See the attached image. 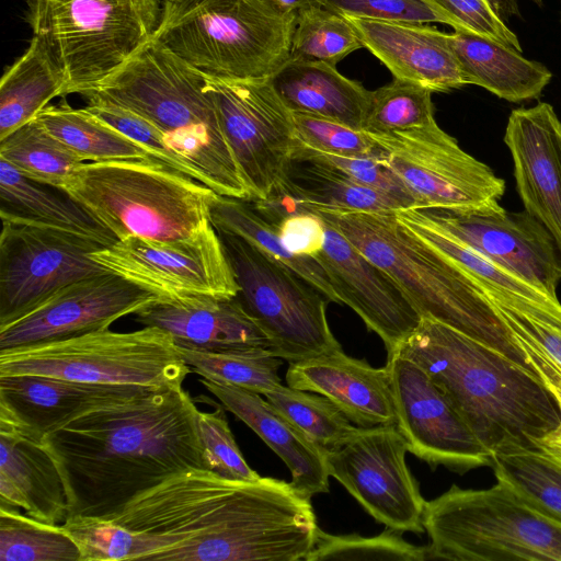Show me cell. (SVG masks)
Wrapping results in <instances>:
<instances>
[{
    "instance_id": "1",
    "label": "cell",
    "mask_w": 561,
    "mask_h": 561,
    "mask_svg": "<svg viewBox=\"0 0 561 561\" xmlns=\"http://www.w3.org/2000/svg\"><path fill=\"white\" fill-rule=\"evenodd\" d=\"M107 519L142 536L144 560L167 561L305 560L319 528L310 497L290 482L199 468L169 477Z\"/></svg>"
},
{
    "instance_id": "2",
    "label": "cell",
    "mask_w": 561,
    "mask_h": 561,
    "mask_svg": "<svg viewBox=\"0 0 561 561\" xmlns=\"http://www.w3.org/2000/svg\"><path fill=\"white\" fill-rule=\"evenodd\" d=\"M198 411L183 387L153 388L47 434L42 443L61 473L68 516L107 519L175 473L209 470Z\"/></svg>"
},
{
    "instance_id": "3",
    "label": "cell",
    "mask_w": 561,
    "mask_h": 561,
    "mask_svg": "<svg viewBox=\"0 0 561 561\" xmlns=\"http://www.w3.org/2000/svg\"><path fill=\"white\" fill-rule=\"evenodd\" d=\"M397 353L428 374L492 456L539 448L560 423L538 376L444 323L422 318Z\"/></svg>"
},
{
    "instance_id": "4",
    "label": "cell",
    "mask_w": 561,
    "mask_h": 561,
    "mask_svg": "<svg viewBox=\"0 0 561 561\" xmlns=\"http://www.w3.org/2000/svg\"><path fill=\"white\" fill-rule=\"evenodd\" d=\"M85 99L127 108L159 129L192 176L219 195L247 187L224 134L206 75L152 37Z\"/></svg>"
},
{
    "instance_id": "5",
    "label": "cell",
    "mask_w": 561,
    "mask_h": 561,
    "mask_svg": "<svg viewBox=\"0 0 561 561\" xmlns=\"http://www.w3.org/2000/svg\"><path fill=\"white\" fill-rule=\"evenodd\" d=\"M383 270L422 318L444 323L537 376L481 288L391 213L313 209Z\"/></svg>"
},
{
    "instance_id": "6",
    "label": "cell",
    "mask_w": 561,
    "mask_h": 561,
    "mask_svg": "<svg viewBox=\"0 0 561 561\" xmlns=\"http://www.w3.org/2000/svg\"><path fill=\"white\" fill-rule=\"evenodd\" d=\"M296 18L267 0H163L153 37L209 77L270 79L289 59Z\"/></svg>"
},
{
    "instance_id": "7",
    "label": "cell",
    "mask_w": 561,
    "mask_h": 561,
    "mask_svg": "<svg viewBox=\"0 0 561 561\" xmlns=\"http://www.w3.org/2000/svg\"><path fill=\"white\" fill-rule=\"evenodd\" d=\"M117 240H176L210 221L216 192L156 158L83 162L61 187Z\"/></svg>"
},
{
    "instance_id": "8",
    "label": "cell",
    "mask_w": 561,
    "mask_h": 561,
    "mask_svg": "<svg viewBox=\"0 0 561 561\" xmlns=\"http://www.w3.org/2000/svg\"><path fill=\"white\" fill-rule=\"evenodd\" d=\"M426 560L561 561V525L525 503L507 484L451 485L426 501Z\"/></svg>"
},
{
    "instance_id": "9",
    "label": "cell",
    "mask_w": 561,
    "mask_h": 561,
    "mask_svg": "<svg viewBox=\"0 0 561 561\" xmlns=\"http://www.w3.org/2000/svg\"><path fill=\"white\" fill-rule=\"evenodd\" d=\"M160 0H26L25 21L66 78V95L98 88L151 39Z\"/></svg>"
},
{
    "instance_id": "10",
    "label": "cell",
    "mask_w": 561,
    "mask_h": 561,
    "mask_svg": "<svg viewBox=\"0 0 561 561\" xmlns=\"http://www.w3.org/2000/svg\"><path fill=\"white\" fill-rule=\"evenodd\" d=\"M191 371L172 335L157 327L131 332L107 328L0 351V376L41 375L93 383L180 388Z\"/></svg>"
},
{
    "instance_id": "11",
    "label": "cell",
    "mask_w": 561,
    "mask_h": 561,
    "mask_svg": "<svg viewBox=\"0 0 561 561\" xmlns=\"http://www.w3.org/2000/svg\"><path fill=\"white\" fill-rule=\"evenodd\" d=\"M218 233L239 286L236 297L267 336L273 356L295 363L341 348L320 291L243 238Z\"/></svg>"
},
{
    "instance_id": "12",
    "label": "cell",
    "mask_w": 561,
    "mask_h": 561,
    "mask_svg": "<svg viewBox=\"0 0 561 561\" xmlns=\"http://www.w3.org/2000/svg\"><path fill=\"white\" fill-rule=\"evenodd\" d=\"M371 136L385 151L380 161L401 180L416 208L503 209L504 180L462 150L437 123Z\"/></svg>"
},
{
    "instance_id": "13",
    "label": "cell",
    "mask_w": 561,
    "mask_h": 561,
    "mask_svg": "<svg viewBox=\"0 0 561 561\" xmlns=\"http://www.w3.org/2000/svg\"><path fill=\"white\" fill-rule=\"evenodd\" d=\"M206 87L252 201L267 197L285 180L298 145L293 112L270 79L206 75Z\"/></svg>"
},
{
    "instance_id": "14",
    "label": "cell",
    "mask_w": 561,
    "mask_h": 561,
    "mask_svg": "<svg viewBox=\"0 0 561 561\" xmlns=\"http://www.w3.org/2000/svg\"><path fill=\"white\" fill-rule=\"evenodd\" d=\"M90 255L106 271L160 298H233L239 293L211 222L188 238L154 240L131 236Z\"/></svg>"
},
{
    "instance_id": "15",
    "label": "cell",
    "mask_w": 561,
    "mask_h": 561,
    "mask_svg": "<svg viewBox=\"0 0 561 561\" xmlns=\"http://www.w3.org/2000/svg\"><path fill=\"white\" fill-rule=\"evenodd\" d=\"M104 248L80 234L2 221L0 325L28 313L71 283L108 272L90 255Z\"/></svg>"
},
{
    "instance_id": "16",
    "label": "cell",
    "mask_w": 561,
    "mask_h": 561,
    "mask_svg": "<svg viewBox=\"0 0 561 561\" xmlns=\"http://www.w3.org/2000/svg\"><path fill=\"white\" fill-rule=\"evenodd\" d=\"M408 444L394 424L359 427L342 446L327 453L331 477L360 506L386 527L424 531L426 501L412 476L405 455Z\"/></svg>"
},
{
    "instance_id": "17",
    "label": "cell",
    "mask_w": 561,
    "mask_h": 561,
    "mask_svg": "<svg viewBox=\"0 0 561 561\" xmlns=\"http://www.w3.org/2000/svg\"><path fill=\"white\" fill-rule=\"evenodd\" d=\"M386 366L391 379L396 426L410 453L433 470L444 466L465 473L491 466V453L417 363L396 353L387 358Z\"/></svg>"
},
{
    "instance_id": "18",
    "label": "cell",
    "mask_w": 561,
    "mask_h": 561,
    "mask_svg": "<svg viewBox=\"0 0 561 561\" xmlns=\"http://www.w3.org/2000/svg\"><path fill=\"white\" fill-rule=\"evenodd\" d=\"M157 296L106 272L71 283L21 318L0 325V351L107 329Z\"/></svg>"
},
{
    "instance_id": "19",
    "label": "cell",
    "mask_w": 561,
    "mask_h": 561,
    "mask_svg": "<svg viewBox=\"0 0 561 561\" xmlns=\"http://www.w3.org/2000/svg\"><path fill=\"white\" fill-rule=\"evenodd\" d=\"M437 225L553 298L561 282V251L528 211L420 208Z\"/></svg>"
},
{
    "instance_id": "20",
    "label": "cell",
    "mask_w": 561,
    "mask_h": 561,
    "mask_svg": "<svg viewBox=\"0 0 561 561\" xmlns=\"http://www.w3.org/2000/svg\"><path fill=\"white\" fill-rule=\"evenodd\" d=\"M314 259L340 304L352 308L382 340L387 358L394 355L422 320L399 285L328 222L323 247Z\"/></svg>"
},
{
    "instance_id": "21",
    "label": "cell",
    "mask_w": 561,
    "mask_h": 561,
    "mask_svg": "<svg viewBox=\"0 0 561 561\" xmlns=\"http://www.w3.org/2000/svg\"><path fill=\"white\" fill-rule=\"evenodd\" d=\"M151 389L41 375L0 376V423L42 442L47 434L88 412L127 401Z\"/></svg>"
},
{
    "instance_id": "22",
    "label": "cell",
    "mask_w": 561,
    "mask_h": 561,
    "mask_svg": "<svg viewBox=\"0 0 561 561\" xmlns=\"http://www.w3.org/2000/svg\"><path fill=\"white\" fill-rule=\"evenodd\" d=\"M524 208L551 233L561 251V121L539 102L513 110L504 134Z\"/></svg>"
},
{
    "instance_id": "23",
    "label": "cell",
    "mask_w": 561,
    "mask_h": 561,
    "mask_svg": "<svg viewBox=\"0 0 561 561\" xmlns=\"http://www.w3.org/2000/svg\"><path fill=\"white\" fill-rule=\"evenodd\" d=\"M135 317L144 327L170 333L180 347L209 352L270 351L267 336L237 297H157Z\"/></svg>"
},
{
    "instance_id": "24",
    "label": "cell",
    "mask_w": 561,
    "mask_h": 561,
    "mask_svg": "<svg viewBox=\"0 0 561 561\" xmlns=\"http://www.w3.org/2000/svg\"><path fill=\"white\" fill-rule=\"evenodd\" d=\"M286 383L327 397L358 427L396 425L387 366L375 368L342 348L290 363Z\"/></svg>"
},
{
    "instance_id": "25",
    "label": "cell",
    "mask_w": 561,
    "mask_h": 561,
    "mask_svg": "<svg viewBox=\"0 0 561 561\" xmlns=\"http://www.w3.org/2000/svg\"><path fill=\"white\" fill-rule=\"evenodd\" d=\"M345 18L363 47L376 56L394 79L432 92H448L467 84L448 33L422 23Z\"/></svg>"
},
{
    "instance_id": "26",
    "label": "cell",
    "mask_w": 561,
    "mask_h": 561,
    "mask_svg": "<svg viewBox=\"0 0 561 561\" xmlns=\"http://www.w3.org/2000/svg\"><path fill=\"white\" fill-rule=\"evenodd\" d=\"M396 216L409 230L456 264L486 295L502 306L561 328V302L534 287L428 218L420 208Z\"/></svg>"
},
{
    "instance_id": "27",
    "label": "cell",
    "mask_w": 561,
    "mask_h": 561,
    "mask_svg": "<svg viewBox=\"0 0 561 561\" xmlns=\"http://www.w3.org/2000/svg\"><path fill=\"white\" fill-rule=\"evenodd\" d=\"M203 386L245 423L285 462L291 484L312 497L330 489L327 453L278 413L260 393L204 378Z\"/></svg>"
},
{
    "instance_id": "28",
    "label": "cell",
    "mask_w": 561,
    "mask_h": 561,
    "mask_svg": "<svg viewBox=\"0 0 561 561\" xmlns=\"http://www.w3.org/2000/svg\"><path fill=\"white\" fill-rule=\"evenodd\" d=\"M270 81L291 112L363 130L371 91L341 75L336 67L289 58Z\"/></svg>"
},
{
    "instance_id": "29",
    "label": "cell",
    "mask_w": 561,
    "mask_h": 561,
    "mask_svg": "<svg viewBox=\"0 0 561 561\" xmlns=\"http://www.w3.org/2000/svg\"><path fill=\"white\" fill-rule=\"evenodd\" d=\"M1 221L54 228L93 239L105 247L117 238L59 187L28 179L0 159Z\"/></svg>"
},
{
    "instance_id": "30",
    "label": "cell",
    "mask_w": 561,
    "mask_h": 561,
    "mask_svg": "<svg viewBox=\"0 0 561 561\" xmlns=\"http://www.w3.org/2000/svg\"><path fill=\"white\" fill-rule=\"evenodd\" d=\"M448 39L467 84L508 102L538 99L552 78L546 66L526 59L514 47L459 31L448 34Z\"/></svg>"
},
{
    "instance_id": "31",
    "label": "cell",
    "mask_w": 561,
    "mask_h": 561,
    "mask_svg": "<svg viewBox=\"0 0 561 561\" xmlns=\"http://www.w3.org/2000/svg\"><path fill=\"white\" fill-rule=\"evenodd\" d=\"M0 477L8 479L23 501L25 513L48 524L68 516L61 473L42 442L0 423Z\"/></svg>"
},
{
    "instance_id": "32",
    "label": "cell",
    "mask_w": 561,
    "mask_h": 561,
    "mask_svg": "<svg viewBox=\"0 0 561 561\" xmlns=\"http://www.w3.org/2000/svg\"><path fill=\"white\" fill-rule=\"evenodd\" d=\"M57 96H66V78L42 39L33 35L1 77L0 139L34 119Z\"/></svg>"
},
{
    "instance_id": "33",
    "label": "cell",
    "mask_w": 561,
    "mask_h": 561,
    "mask_svg": "<svg viewBox=\"0 0 561 561\" xmlns=\"http://www.w3.org/2000/svg\"><path fill=\"white\" fill-rule=\"evenodd\" d=\"M286 188L312 209L391 213L408 206L398 197L360 184L325 165L291 159L283 181Z\"/></svg>"
},
{
    "instance_id": "34",
    "label": "cell",
    "mask_w": 561,
    "mask_h": 561,
    "mask_svg": "<svg viewBox=\"0 0 561 561\" xmlns=\"http://www.w3.org/2000/svg\"><path fill=\"white\" fill-rule=\"evenodd\" d=\"M209 217L217 231L243 238L288 266L329 301L340 304L321 264L312 256L289 252L283 244L276 227L266 221L249 201L216 194L210 205Z\"/></svg>"
},
{
    "instance_id": "35",
    "label": "cell",
    "mask_w": 561,
    "mask_h": 561,
    "mask_svg": "<svg viewBox=\"0 0 561 561\" xmlns=\"http://www.w3.org/2000/svg\"><path fill=\"white\" fill-rule=\"evenodd\" d=\"M35 118L84 162L154 158L84 107L75 108L65 99L58 104H48Z\"/></svg>"
},
{
    "instance_id": "36",
    "label": "cell",
    "mask_w": 561,
    "mask_h": 561,
    "mask_svg": "<svg viewBox=\"0 0 561 561\" xmlns=\"http://www.w3.org/2000/svg\"><path fill=\"white\" fill-rule=\"evenodd\" d=\"M495 478L531 508L561 525V462L547 449L525 448L492 456Z\"/></svg>"
},
{
    "instance_id": "37",
    "label": "cell",
    "mask_w": 561,
    "mask_h": 561,
    "mask_svg": "<svg viewBox=\"0 0 561 561\" xmlns=\"http://www.w3.org/2000/svg\"><path fill=\"white\" fill-rule=\"evenodd\" d=\"M0 159L24 176L59 188L84 162L36 118L0 139Z\"/></svg>"
},
{
    "instance_id": "38",
    "label": "cell",
    "mask_w": 561,
    "mask_h": 561,
    "mask_svg": "<svg viewBox=\"0 0 561 561\" xmlns=\"http://www.w3.org/2000/svg\"><path fill=\"white\" fill-rule=\"evenodd\" d=\"M0 561H80V550L61 524L0 503Z\"/></svg>"
},
{
    "instance_id": "39",
    "label": "cell",
    "mask_w": 561,
    "mask_h": 561,
    "mask_svg": "<svg viewBox=\"0 0 561 561\" xmlns=\"http://www.w3.org/2000/svg\"><path fill=\"white\" fill-rule=\"evenodd\" d=\"M264 396L278 413L325 453L345 444L359 428L319 393L280 385Z\"/></svg>"
},
{
    "instance_id": "40",
    "label": "cell",
    "mask_w": 561,
    "mask_h": 561,
    "mask_svg": "<svg viewBox=\"0 0 561 561\" xmlns=\"http://www.w3.org/2000/svg\"><path fill=\"white\" fill-rule=\"evenodd\" d=\"M178 351L192 371L204 378L263 396L282 385L278 369L283 359L273 356L268 350L209 352L178 346Z\"/></svg>"
},
{
    "instance_id": "41",
    "label": "cell",
    "mask_w": 561,
    "mask_h": 561,
    "mask_svg": "<svg viewBox=\"0 0 561 561\" xmlns=\"http://www.w3.org/2000/svg\"><path fill=\"white\" fill-rule=\"evenodd\" d=\"M362 47L358 35L345 16L321 4L297 12L289 58L336 67Z\"/></svg>"
},
{
    "instance_id": "42",
    "label": "cell",
    "mask_w": 561,
    "mask_h": 561,
    "mask_svg": "<svg viewBox=\"0 0 561 561\" xmlns=\"http://www.w3.org/2000/svg\"><path fill=\"white\" fill-rule=\"evenodd\" d=\"M432 93L426 88L393 78L390 83L371 91L363 130L388 134L436 123Z\"/></svg>"
},
{
    "instance_id": "43",
    "label": "cell",
    "mask_w": 561,
    "mask_h": 561,
    "mask_svg": "<svg viewBox=\"0 0 561 561\" xmlns=\"http://www.w3.org/2000/svg\"><path fill=\"white\" fill-rule=\"evenodd\" d=\"M322 560L425 561L426 547L405 541L401 531L389 527L371 537L331 535L318 528L316 542L304 561Z\"/></svg>"
},
{
    "instance_id": "44",
    "label": "cell",
    "mask_w": 561,
    "mask_h": 561,
    "mask_svg": "<svg viewBox=\"0 0 561 561\" xmlns=\"http://www.w3.org/2000/svg\"><path fill=\"white\" fill-rule=\"evenodd\" d=\"M80 550V561L142 560V538L113 520L71 515L61 523Z\"/></svg>"
},
{
    "instance_id": "45",
    "label": "cell",
    "mask_w": 561,
    "mask_h": 561,
    "mask_svg": "<svg viewBox=\"0 0 561 561\" xmlns=\"http://www.w3.org/2000/svg\"><path fill=\"white\" fill-rule=\"evenodd\" d=\"M298 145L309 149L346 157L381 160L382 147L371 134L344 124L306 113H294Z\"/></svg>"
},
{
    "instance_id": "46",
    "label": "cell",
    "mask_w": 561,
    "mask_h": 561,
    "mask_svg": "<svg viewBox=\"0 0 561 561\" xmlns=\"http://www.w3.org/2000/svg\"><path fill=\"white\" fill-rule=\"evenodd\" d=\"M197 427L209 470L231 480L252 481L261 476L244 460L229 427L224 405L198 411Z\"/></svg>"
},
{
    "instance_id": "47",
    "label": "cell",
    "mask_w": 561,
    "mask_h": 561,
    "mask_svg": "<svg viewBox=\"0 0 561 561\" xmlns=\"http://www.w3.org/2000/svg\"><path fill=\"white\" fill-rule=\"evenodd\" d=\"M293 159L308 160L325 165L360 184L398 197L408 208L417 207L415 199L401 180L380 160L324 153L301 145H297Z\"/></svg>"
},
{
    "instance_id": "48",
    "label": "cell",
    "mask_w": 561,
    "mask_h": 561,
    "mask_svg": "<svg viewBox=\"0 0 561 561\" xmlns=\"http://www.w3.org/2000/svg\"><path fill=\"white\" fill-rule=\"evenodd\" d=\"M321 5L344 16L422 24L444 23L455 31L468 33L453 18L424 0H322Z\"/></svg>"
},
{
    "instance_id": "49",
    "label": "cell",
    "mask_w": 561,
    "mask_h": 561,
    "mask_svg": "<svg viewBox=\"0 0 561 561\" xmlns=\"http://www.w3.org/2000/svg\"><path fill=\"white\" fill-rule=\"evenodd\" d=\"M87 101L84 108L96 118L137 142L159 161L192 176L188 168L169 148L162 133L147 119L103 100L87 99Z\"/></svg>"
},
{
    "instance_id": "50",
    "label": "cell",
    "mask_w": 561,
    "mask_h": 561,
    "mask_svg": "<svg viewBox=\"0 0 561 561\" xmlns=\"http://www.w3.org/2000/svg\"><path fill=\"white\" fill-rule=\"evenodd\" d=\"M458 22L468 33L522 53L517 35L504 23L491 0H424Z\"/></svg>"
},
{
    "instance_id": "51",
    "label": "cell",
    "mask_w": 561,
    "mask_h": 561,
    "mask_svg": "<svg viewBox=\"0 0 561 561\" xmlns=\"http://www.w3.org/2000/svg\"><path fill=\"white\" fill-rule=\"evenodd\" d=\"M274 227L285 248L296 255L314 257L323 247L325 221L311 210L288 216Z\"/></svg>"
},
{
    "instance_id": "52",
    "label": "cell",
    "mask_w": 561,
    "mask_h": 561,
    "mask_svg": "<svg viewBox=\"0 0 561 561\" xmlns=\"http://www.w3.org/2000/svg\"><path fill=\"white\" fill-rule=\"evenodd\" d=\"M492 304L513 333L530 340L561 369V328L494 301Z\"/></svg>"
},
{
    "instance_id": "53",
    "label": "cell",
    "mask_w": 561,
    "mask_h": 561,
    "mask_svg": "<svg viewBox=\"0 0 561 561\" xmlns=\"http://www.w3.org/2000/svg\"><path fill=\"white\" fill-rule=\"evenodd\" d=\"M513 335L528 363L553 397L561 415V369L530 340L517 333ZM540 447L561 453V419L557 428L542 438Z\"/></svg>"
},
{
    "instance_id": "54",
    "label": "cell",
    "mask_w": 561,
    "mask_h": 561,
    "mask_svg": "<svg viewBox=\"0 0 561 561\" xmlns=\"http://www.w3.org/2000/svg\"><path fill=\"white\" fill-rule=\"evenodd\" d=\"M285 12H298L301 9L321 4L322 0H267Z\"/></svg>"
},
{
    "instance_id": "55",
    "label": "cell",
    "mask_w": 561,
    "mask_h": 561,
    "mask_svg": "<svg viewBox=\"0 0 561 561\" xmlns=\"http://www.w3.org/2000/svg\"><path fill=\"white\" fill-rule=\"evenodd\" d=\"M546 449V448H545ZM549 453H551L553 455V457L561 462V453H558V451H553V450H549L547 449Z\"/></svg>"
},
{
    "instance_id": "56",
    "label": "cell",
    "mask_w": 561,
    "mask_h": 561,
    "mask_svg": "<svg viewBox=\"0 0 561 561\" xmlns=\"http://www.w3.org/2000/svg\"><path fill=\"white\" fill-rule=\"evenodd\" d=\"M534 2H536L538 5H541L542 4V1L541 0H533Z\"/></svg>"
}]
</instances>
